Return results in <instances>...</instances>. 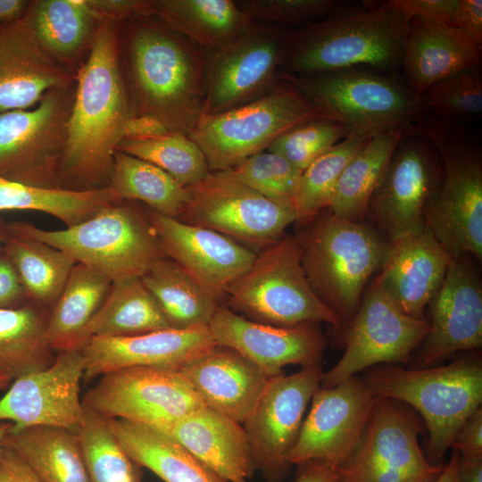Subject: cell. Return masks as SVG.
Returning a JSON list of instances; mask_svg holds the SVG:
<instances>
[{
  "label": "cell",
  "mask_w": 482,
  "mask_h": 482,
  "mask_svg": "<svg viewBox=\"0 0 482 482\" xmlns=\"http://www.w3.org/2000/svg\"><path fill=\"white\" fill-rule=\"evenodd\" d=\"M217 345L231 348L270 378L287 365L320 364L325 339L316 323L277 327L251 320L220 304L209 325Z\"/></svg>",
  "instance_id": "7402d4cb"
},
{
  "label": "cell",
  "mask_w": 482,
  "mask_h": 482,
  "mask_svg": "<svg viewBox=\"0 0 482 482\" xmlns=\"http://www.w3.org/2000/svg\"><path fill=\"white\" fill-rule=\"evenodd\" d=\"M217 344L208 326L162 330L127 337H91L79 350L86 382L131 367L179 370Z\"/></svg>",
  "instance_id": "603a6c76"
},
{
  "label": "cell",
  "mask_w": 482,
  "mask_h": 482,
  "mask_svg": "<svg viewBox=\"0 0 482 482\" xmlns=\"http://www.w3.org/2000/svg\"><path fill=\"white\" fill-rule=\"evenodd\" d=\"M170 328L208 326L220 300L178 262L163 256L141 276Z\"/></svg>",
  "instance_id": "d6a6232c"
},
{
  "label": "cell",
  "mask_w": 482,
  "mask_h": 482,
  "mask_svg": "<svg viewBox=\"0 0 482 482\" xmlns=\"http://www.w3.org/2000/svg\"><path fill=\"white\" fill-rule=\"evenodd\" d=\"M205 405L243 423L269 379L237 351L217 345L179 370Z\"/></svg>",
  "instance_id": "f1b7e54d"
},
{
  "label": "cell",
  "mask_w": 482,
  "mask_h": 482,
  "mask_svg": "<svg viewBox=\"0 0 482 482\" xmlns=\"http://www.w3.org/2000/svg\"><path fill=\"white\" fill-rule=\"evenodd\" d=\"M0 482H41V480L16 452L2 445Z\"/></svg>",
  "instance_id": "db71d44e"
},
{
  "label": "cell",
  "mask_w": 482,
  "mask_h": 482,
  "mask_svg": "<svg viewBox=\"0 0 482 482\" xmlns=\"http://www.w3.org/2000/svg\"><path fill=\"white\" fill-rule=\"evenodd\" d=\"M319 118L346 126L362 137L410 129L427 110L422 96L388 74L350 69L309 77L280 73Z\"/></svg>",
  "instance_id": "52a82bcc"
},
{
  "label": "cell",
  "mask_w": 482,
  "mask_h": 482,
  "mask_svg": "<svg viewBox=\"0 0 482 482\" xmlns=\"http://www.w3.org/2000/svg\"><path fill=\"white\" fill-rule=\"evenodd\" d=\"M482 45L445 22L411 18L404 41L405 84L417 95L461 71L479 67Z\"/></svg>",
  "instance_id": "4316f807"
},
{
  "label": "cell",
  "mask_w": 482,
  "mask_h": 482,
  "mask_svg": "<svg viewBox=\"0 0 482 482\" xmlns=\"http://www.w3.org/2000/svg\"><path fill=\"white\" fill-rule=\"evenodd\" d=\"M97 21L124 22L138 16L149 15V0H86Z\"/></svg>",
  "instance_id": "f907efd6"
},
{
  "label": "cell",
  "mask_w": 482,
  "mask_h": 482,
  "mask_svg": "<svg viewBox=\"0 0 482 482\" xmlns=\"http://www.w3.org/2000/svg\"><path fill=\"white\" fill-rule=\"evenodd\" d=\"M459 453L453 450L449 461L444 465L442 471L433 482H458Z\"/></svg>",
  "instance_id": "94428289"
},
{
  "label": "cell",
  "mask_w": 482,
  "mask_h": 482,
  "mask_svg": "<svg viewBox=\"0 0 482 482\" xmlns=\"http://www.w3.org/2000/svg\"><path fill=\"white\" fill-rule=\"evenodd\" d=\"M82 403L108 419L159 428L204 406L179 370L131 367L99 377Z\"/></svg>",
  "instance_id": "9a60e30c"
},
{
  "label": "cell",
  "mask_w": 482,
  "mask_h": 482,
  "mask_svg": "<svg viewBox=\"0 0 482 482\" xmlns=\"http://www.w3.org/2000/svg\"><path fill=\"white\" fill-rule=\"evenodd\" d=\"M24 288L3 246L0 249V309L28 303Z\"/></svg>",
  "instance_id": "816d5d0a"
},
{
  "label": "cell",
  "mask_w": 482,
  "mask_h": 482,
  "mask_svg": "<svg viewBox=\"0 0 482 482\" xmlns=\"http://www.w3.org/2000/svg\"><path fill=\"white\" fill-rule=\"evenodd\" d=\"M76 434L89 482H142V467L125 452L108 418L83 404Z\"/></svg>",
  "instance_id": "60d3db41"
},
{
  "label": "cell",
  "mask_w": 482,
  "mask_h": 482,
  "mask_svg": "<svg viewBox=\"0 0 482 482\" xmlns=\"http://www.w3.org/2000/svg\"><path fill=\"white\" fill-rule=\"evenodd\" d=\"M123 79L132 115L189 136L204 111L207 52L154 16L122 22Z\"/></svg>",
  "instance_id": "7a4b0ae2"
},
{
  "label": "cell",
  "mask_w": 482,
  "mask_h": 482,
  "mask_svg": "<svg viewBox=\"0 0 482 482\" xmlns=\"http://www.w3.org/2000/svg\"><path fill=\"white\" fill-rule=\"evenodd\" d=\"M2 445L16 452L41 482H89L77 434L70 430L50 426L10 428Z\"/></svg>",
  "instance_id": "e575fe53"
},
{
  "label": "cell",
  "mask_w": 482,
  "mask_h": 482,
  "mask_svg": "<svg viewBox=\"0 0 482 482\" xmlns=\"http://www.w3.org/2000/svg\"><path fill=\"white\" fill-rule=\"evenodd\" d=\"M23 19L46 53L76 73L98 25L86 0L29 1Z\"/></svg>",
  "instance_id": "f546056e"
},
{
  "label": "cell",
  "mask_w": 482,
  "mask_h": 482,
  "mask_svg": "<svg viewBox=\"0 0 482 482\" xmlns=\"http://www.w3.org/2000/svg\"><path fill=\"white\" fill-rule=\"evenodd\" d=\"M83 374L79 350L57 353L49 367L14 379L0 398V421L12 422V430L50 426L76 434L83 418Z\"/></svg>",
  "instance_id": "44dd1931"
},
{
  "label": "cell",
  "mask_w": 482,
  "mask_h": 482,
  "mask_svg": "<svg viewBox=\"0 0 482 482\" xmlns=\"http://www.w3.org/2000/svg\"><path fill=\"white\" fill-rule=\"evenodd\" d=\"M75 74L46 53L23 17L0 24V112L29 109L49 90L73 87Z\"/></svg>",
  "instance_id": "d4e9b609"
},
{
  "label": "cell",
  "mask_w": 482,
  "mask_h": 482,
  "mask_svg": "<svg viewBox=\"0 0 482 482\" xmlns=\"http://www.w3.org/2000/svg\"><path fill=\"white\" fill-rule=\"evenodd\" d=\"M457 27L482 45V1L461 0Z\"/></svg>",
  "instance_id": "6f0895ef"
},
{
  "label": "cell",
  "mask_w": 482,
  "mask_h": 482,
  "mask_svg": "<svg viewBox=\"0 0 482 482\" xmlns=\"http://www.w3.org/2000/svg\"><path fill=\"white\" fill-rule=\"evenodd\" d=\"M120 24L98 21L88 55L76 71L60 165L61 189L108 187L124 125L132 115L120 66Z\"/></svg>",
  "instance_id": "6da1fadb"
},
{
  "label": "cell",
  "mask_w": 482,
  "mask_h": 482,
  "mask_svg": "<svg viewBox=\"0 0 482 482\" xmlns=\"http://www.w3.org/2000/svg\"><path fill=\"white\" fill-rule=\"evenodd\" d=\"M337 330L345 352L329 370L323 371L322 388L333 387L378 365L410 364L428 331V322L403 313L375 278L355 315Z\"/></svg>",
  "instance_id": "4fadbf2b"
},
{
  "label": "cell",
  "mask_w": 482,
  "mask_h": 482,
  "mask_svg": "<svg viewBox=\"0 0 482 482\" xmlns=\"http://www.w3.org/2000/svg\"><path fill=\"white\" fill-rule=\"evenodd\" d=\"M109 420L128 455L164 482H228L170 436L141 423Z\"/></svg>",
  "instance_id": "1f68e13d"
},
{
  "label": "cell",
  "mask_w": 482,
  "mask_h": 482,
  "mask_svg": "<svg viewBox=\"0 0 482 482\" xmlns=\"http://www.w3.org/2000/svg\"><path fill=\"white\" fill-rule=\"evenodd\" d=\"M240 182L267 198L293 201L303 170L283 156L263 151L229 170Z\"/></svg>",
  "instance_id": "7dc6e473"
},
{
  "label": "cell",
  "mask_w": 482,
  "mask_h": 482,
  "mask_svg": "<svg viewBox=\"0 0 482 482\" xmlns=\"http://www.w3.org/2000/svg\"><path fill=\"white\" fill-rule=\"evenodd\" d=\"M440 173L436 150L411 127L396 146L368 207L367 214L390 243L426 229L425 204Z\"/></svg>",
  "instance_id": "ac0fdd59"
},
{
  "label": "cell",
  "mask_w": 482,
  "mask_h": 482,
  "mask_svg": "<svg viewBox=\"0 0 482 482\" xmlns=\"http://www.w3.org/2000/svg\"><path fill=\"white\" fill-rule=\"evenodd\" d=\"M49 313L30 303L0 309V372L12 380L49 367L56 353L46 337Z\"/></svg>",
  "instance_id": "d590c367"
},
{
  "label": "cell",
  "mask_w": 482,
  "mask_h": 482,
  "mask_svg": "<svg viewBox=\"0 0 482 482\" xmlns=\"http://www.w3.org/2000/svg\"><path fill=\"white\" fill-rule=\"evenodd\" d=\"M187 188L188 202L178 220L217 231L248 248L262 250L277 243L296 221L293 201L267 198L229 170L211 171Z\"/></svg>",
  "instance_id": "8fae6325"
},
{
  "label": "cell",
  "mask_w": 482,
  "mask_h": 482,
  "mask_svg": "<svg viewBox=\"0 0 482 482\" xmlns=\"http://www.w3.org/2000/svg\"><path fill=\"white\" fill-rule=\"evenodd\" d=\"M461 457H482V408L475 411L461 425L452 443Z\"/></svg>",
  "instance_id": "f5cc1de1"
},
{
  "label": "cell",
  "mask_w": 482,
  "mask_h": 482,
  "mask_svg": "<svg viewBox=\"0 0 482 482\" xmlns=\"http://www.w3.org/2000/svg\"><path fill=\"white\" fill-rule=\"evenodd\" d=\"M117 150L155 165L185 187L199 183L211 172L200 147L183 134L124 139Z\"/></svg>",
  "instance_id": "7bdbcfd3"
},
{
  "label": "cell",
  "mask_w": 482,
  "mask_h": 482,
  "mask_svg": "<svg viewBox=\"0 0 482 482\" xmlns=\"http://www.w3.org/2000/svg\"><path fill=\"white\" fill-rule=\"evenodd\" d=\"M7 236V222L0 217V249L2 248L4 239Z\"/></svg>",
  "instance_id": "be15d7a7"
},
{
  "label": "cell",
  "mask_w": 482,
  "mask_h": 482,
  "mask_svg": "<svg viewBox=\"0 0 482 482\" xmlns=\"http://www.w3.org/2000/svg\"><path fill=\"white\" fill-rule=\"evenodd\" d=\"M322 373L320 364H316L270 378L242 423L256 468L267 482H282L290 474L288 456Z\"/></svg>",
  "instance_id": "2e32d148"
},
{
  "label": "cell",
  "mask_w": 482,
  "mask_h": 482,
  "mask_svg": "<svg viewBox=\"0 0 482 482\" xmlns=\"http://www.w3.org/2000/svg\"><path fill=\"white\" fill-rule=\"evenodd\" d=\"M170 133L158 120L147 115H131L123 129L124 139H145Z\"/></svg>",
  "instance_id": "11a10c76"
},
{
  "label": "cell",
  "mask_w": 482,
  "mask_h": 482,
  "mask_svg": "<svg viewBox=\"0 0 482 482\" xmlns=\"http://www.w3.org/2000/svg\"><path fill=\"white\" fill-rule=\"evenodd\" d=\"M410 18L445 22L457 27L461 0H389Z\"/></svg>",
  "instance_id": "681fc988"
},
{
  "label": "cell",
  "mask_w": 482,
  "mask_h": 482,
  "mask_svg": "<svg viewBox=\"0 0 482 482\" xmlns=\"http://www.w3.org/2000/svg\"><path fill=\"white\" fill-rule=\"evenodd\" d=\"M149 15L206 52L228 46L256 23L235 0H149Z\"/></svg>",
  "instance_id": "4dcf8cb0"
},
{
  "label": "cell",
  "mask_w": 482,
  "mask_h": 482,
  "mask_svg": "<svg viewBox=\"0 0 482 482\" xmlns=\"http://www.w3.org/2000/svg\"><path fill=\"white\" fill-rule=\"evenodd\" d=\"M225 297L231 310L259 323L295 327L325 322L335 329L341 327L307 281L296 236L283 237L256 253L249 269L229 286Z\"/></svg>",
  "instance_id": "9c48e42d"
},
{
  "label": "cell",
  "mask_w": 482,
  "mask_h": 482,
  "mask_svg": "<svg viewBox=\"0 0 482 482\" xmlns=\"http://www.w3.org/2000/svg\"><path fill=\"white\" fill-rule=\"evenodd\" d=\"M3 248L17 272L28 302L52 309L76 264L74 259L62 250L8 230Z\"/></svg>",
  "instance_id": "f35d334b"
},
{
  "label": "cell",
  "mask_w": 482,
  "mask_h": 482,
  "mask_svg": "<svg viewBox=\"0 0 482 482\" xmlns=\"http://www.w3.org/2000/svg\"><path fill=\"white\" fill-rule=\"evenodd\" d=\"M253 21L265 24L307 25L334 14L333 0H235Z\"/></svg>",
  "instance_id": "c3c4849f"
},
{
  "label": "cell",
  "mask_w": 482,
  "mask_h": 482,
  "mask_svg": "<svg viewBox=\"0 0 482 482\" xmlns=\"http://www.w3.org/2000/svg\"><path fill=\"white\" fill-rule=\"evenodd\" d=\"M458 482H482V457L459 456Z\"/></svg>",
  "instance_id": "680465c9"
},
{
  "label": "cell",
  "mask_w": 482,
  "mask_h": 482,
  "mask_svg": "<svg viewBox=\"0 0 482 482\" xmlns=\"http://www.w3.org/2000/svg\"><path fill=\"white\" fill-rule=\"evenodd\" d=\"M166 328H170L169 323L141 278H128L112 281L84 339L86 343L91 337L136 336Z\"/></svg>",
  "instance_id": "74e56055"
},
{
  "label": "cell",
  "mask_w": 482,
  "mask_h": 482,
  "mask_svg": "<svg viewBox=\"0 0 482 482\" xmlns=\"http://www.w3.org/2000/svg\"><path fill=\"white\" fill-rule=\"evenodd\" d=\"M287 31L255 23L228 46L207 52L204 114L223 112L248 104L278 81Z\"/></svg>",
  "instance_id": "e0dca14e"
},
{
  "label": "cell",
  "mask_w": 482,
  "mask_h": 482,
  "mask_svg": "<svg viewBox=\"0 0 482 482\" xmlns=\"http://www.w3.org/2000/svg\"><path fill=\"white\" fill-rule=\"evenodd\" d=\"M419 419L400 403L376 397L359 445L337 469L342 482H433L443 465L422 452Z\"/></svg>",
  "instance_id": "5bb4252c"
},
{
  "label": "cell",
  "mask_w": 482,
  "mask_h": 482,
  "mask_svg": "<svg viewBox=\"0 0 482 482\" xmlns=\"http://www.w3.org/2000/svg\"><path fill=\"white\" fill-rule=\"evenodd\" d=\"M315 118L319 117L304 98L278 79L269 92L248 104L203 115L189 137L204 153L211 171L227 170L267 150L290 129Z\"/></svg>",
  "instance_id": "30bf717a"
},
{
  "label": "cell",
  "mask_w": 482,
  "mask_h": 482,
  "mask_svg": "<svg viewBox=\"0 0 482 482\" xmlns=\"http://www.w3.org/2000/svg\"><path fill=\"white\" fill-rule=\"evenodd\" d=\"M295 482H342V479L337 469L322 461H309L297 464Z\"/></svg>",
  "instance_id": "9f6ffc18"
},
{
  "label": "cell",
  "mask_w": 482,
  "mask_h": 482,
  "mask_svg": "<svg viewBox=\"0 0 482 482\" xmlns=\"http://www.w3.org/2000/svg\"><path fill=\"white\" fill-rule=\"evenodd\" d=\"M8 232L31 238L71 256L112 281L141 278L150 265L165 256L145 212L120 201L93 216L59 230L24 221L7 223Z\"/></svg>",
  "instance_id": "ba28073f"
},
{
  "label": "cell",
  "mask_w": 482,
  "mask_h": 482,
  "mask_svg": "<svg viewBox=\"0 0 482 482\" xmlns=\"http://www.w3.org/2000/svg\"><path fill=\"white\" fill-rule=\"evenodd\" d=\"M12 379L7 375L0 372V390H4L10 386Z\"/></svg>",
  "instance_id": "e7e4bbea"
},
{
  "label": "cell",
  "mask_w": 482,
  "mask_h": 482,
  "mask_svg": "<svg viewBox=\"0 0 482 482\" xmlns=\"http://www.w3.org/2000/svg\"><path fill=\"white\" fill-rule=\"evenodd\" d=\"M451 259L425 229L391 243L376 279L403 313L425 319V308L442 285Z\"/></svg>",
  "instance_id": "484cf974"
},
{
  "label": "cell",
  "mask_w": 482,
  "mask_h": 482,
  "mask_svg": "<svg viewBox=\"0 0 482 482\" xmlns=\"http://www.w3.org/2000/svg\"><path fill=\"white\" fill-rule=\"evenodd\" d=\"M112 280L76 263L49 312L46 337L55 353L80 350L85 329L103 304Z\"/></svg>",
  "instance_id": "836d02e7"
},
{
  "label": "cell",
  "mask_w": 482,
  "mask_h": 482,
  "mask_svg": "<svg viewBox=\"0 0 482 482\" xmlns=\"http://www.w3.org/2000/svg\"><path fill=\"white\" fill-rule=\"evenodd\" d=\"M303 225L296 237L307 281L343 326L357 312L364 287L381 269L391 243L370 225L329 211Z\"/></svg>",
  "instance_id": "5b68a950"
},
{
  "label": "cell",
  "mask_w": 482,
  "mask_h": 482,
  "mask_svg": "<svg viewBox=\"0 0 482 482\" xmlns=\"http://www.w3.org/2000/svg\"><path fill=\"white\" fill-rule=\"evenodd\" d=\"M412 130L436 150L441 173L424 208L426 229L451 258L482 260V158L461 128L438 118H420Z\"/></svg>",
  "instance_id": "277c9868"
},
{
  "label": "cell",
  "mask_w": 482,
  "mask_h": 482,
  "mask_svg": "<svg viewBox=\"0 0 482 482\" xmlns=\"http://www.w3.org/2000/svg\"><path fill=\"white\" fill-rule=\"evenodd\" d=\"M411 129V128H410ZM410 129H400L370 138L344 170L328 211L351 221L364 222L370 199L389 161Z\"/></svg>",
  "instance_id": "8d00e7d4"
},
{
  "label": "cell",
  "mask_w": 482,
  "mask_h": 482,
  "mask_svg": "<svg viewBox=\"0 0 482 482\" xmlns=\"http://www.w3.org/2000/svg\"><path fill=\"white\" fill-rule=\"evenodd\" d=\"M428 306V331L411 358V369L432 367L457 352L481 347L482 284L470 255L451 259Z\"/></svg>",
  "instance_id": "ffe728a7"
},
{
  "label": "cell",
  "mask_w": 482,
  "mask_h": 482,
  "mask_svg": "<svg viewBox=\"0 0 482 482\" xmlns=\"http://www.w3.org/2000/svg\"><path fill=\"white\" fill-rule=\"evenodd\" d=\"M438 119H471L482 112V75L479 67L461 71L432 85L422 96Z\"/></svg>",
  "instance_id": "bcb514c9"
},
{
  "label": "cell",
  "mask_w": 482,
  "mask_h": 482,
  "mask_svg": "<svg viewBox=\"0 0 482 482\" xmlns=\"http://www.w3.org/2000/svg\"><path fill=\"white\" fill-rule=\"evenodd\" d=\"M29 4L24 0H0V24L21 19Z\"/></svg>",
  "instance_id": "91938a15"
},
{
  "label": "cell",
  "mask_w": 482,
  "mask_h": 482,
  "mask_svg": "<svg viewBox=\"0 0 482 482\" xmlns=\"http://www.w3.org/2000/svg\"><path fill=\"white\" fill-rule=\"evenodd\" d=\"M99 206L100 199L95 191L35 188L0 176V211L41 212L68 228L92 216Z\"/></svg>",
  "instance_id": "ee69618b"
},
{
  "label": "cell",
  "mask_w": 482,
  "mask_h": 482,
  "mask_svg": "<svg viewBox=\"0 0 482 482\" xmlns=\"http://www.w3.org/2000/svg\"><path fill=\"white\" fill-rule=\"evenodd\" d=\"M145 212L163 254L190 272L220 301L255 259L256 253L251 248L217 231L150 208Z\"/></svg>",
  "instance_id": "cb8c5ba5"
},
{
  "label": "cell",
  "mask_w": 482,
  "mask_h": 482,
  "mask_svg": "<svg viewBox=\"0 0 482 482\" xmlns=\"http://www.w3.org/2000/svg\"><path fill=\"white\" fill-rule=\"evenodd\" d=\"M75 85L46 92L33 109L0 112V176L61 189L60 165Z\"/></svg>",
  "instance_id": "7c38bea8"
},
{
  "label": "cell",
  "mask_w": 482,
  "mask_h": 482,
  "mask_svg": "<svg viewBox=\"0 0 482 482\" xmlns=\"http://www.w3.org/2000/svg\"><path fill=\"white\" fill-rule=\"evenodd\" d=\"M12 425V423L9 421H0V453L2 450L3 438Z\"/></svg>",
  "instance_id": "6125c7cd"
},
{
  "label": "cell",
  "mask_w": 482,
  "mask_h": 482,
  "mask_svg": "<svg viewBox=\"0 0 482 482\" xmlns=\"http://www.w3.org/2000/svg\"><path fill=\"white\" fill-rule=\"evenodd\" d=\"M108 187L120 201H141L150 209L178 219L189 198L187 187L155 165L116 151Z\"/></svg>",
  "instance_id": "ab89813d"
},
{
  "label": "cell",
  "mask_w": 482,
  "mask_h": 482,
  "mask_svg": "<svg viewBox=\"0 0 482 482\" xmlns=\"http://www.w3.org/2000/svg\"><path fill=\"white\" fill-rule=\"evenodd\" d=\"M369 139L351 132L303 171L293 198L296 222L303 225L328 208L344 170Z\"/></svg>",
  "instance_id": "b9f144b4"
},
{
  "label": "cell",
  "mask_w": 482,
  "mask_h": 482,
  "mask_svg": "<svg viewBox=\"0 0 482 482\" xmlns=\"http://www.w3.org/2000/svg\"><path fill=\"white\" fill-rule=\"evenodd\" d=\"M410 20L386 1L302 26L287 32L280 73L309 77L361 66L392 71L403 63Z\"/></svg>",
  "instance_id": "3957f363"
},
{
  "label": "cell",
  "mask_w": 482,
  "mask_h": 482,
  "mask_svg": "<svg viewBox=\"0 0 482 482\" xmlns=\"http://www.w3.org/2000/svg\"><path fill=\"white\" fill-rule=\"evenodd\" d=\"M350 129L337 121L315 118L279 136L267 149L304 170L316 158L345 138Z\"/></svg>",
  "instance_id": "f6af8a7d"
},
{
  "label": "cell",
  "mask_w": 482,
  "mask_h": 482,
  "mask_svg": "<svg viewBox=\"0 0 482 482\" xmlns=\"http://www.w3.org/2000/svg\"><path fill=\"white\" fill-rule=\"evenodd\" d=\"M155 429L178 441L228 482L246 480L257 470L242 423L207 405Z\"/></svg>",
  "instance_id": "83f0119b"
},
{
  "label": "cell",
  "mask_w": 482,
  "mask_h": 482,
  "mask_svg": "<svg viewBox=\"0 0 482 482\" xmlns=\"http://www.w3.org/2000/svg\"><path fill=\"white\" fill-rule=\"evenodd\" d=\"M375 399L357 375L333 387L320 386L289 453L290 464L319 461L340 468L359 445Z\"/></svg>",
  "instance_id": "d6986e66"
},
{
  "label": "cell",
  "mask_w": 482,
  "mask_h": 482,
  "mask_svg": "<svg viewBox=\"0 0 482 482\" xmlns=\"http://www.w3.org/2000/svg\"><path fill=\"white\" fill-rule=\"evenodd\" d=\"M375 397L411 405L428 430L426 458L442 461L466 420L482 402V362L467 356L447 365L422 369L381 364L362 378Z\"/></svg>",
  "instance_id": "8992f818"
}]
</instances>
